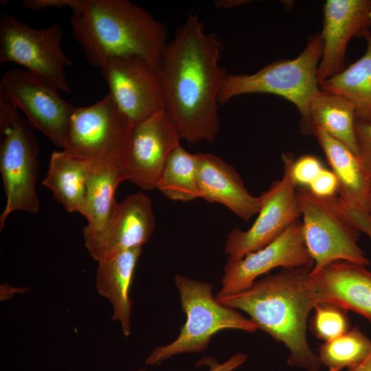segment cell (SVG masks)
<instances>
[{
	"label": "cell",
	"instance_id": "31",
	"mask_svg": "<svg viewBox=\"0 0 371 371\" xmlns=\"http://www.w3.org/2000/svg\"><path fill=\"white\" fill-rule=\"evenodd\" d=\"M247 355L244 353H236L229 357L223 363H219L216 359L210 357L201 359L198 365H207L210 368L209 371H234L243 365L247 360ZM135 371H146L143 369H137Z\"/></svg>",
	"mask_w": 371,
	"mask_h": 371
},
{
	"label": "cell",
	"instance_id": "12",
	"mask_svg": "<svg viewBox=\"0 0 371 371\" xmlns=\"http://www.w3.org/2000/svg\"><path fill=\"white\" fill-rule=\"evenodd\" d=\"M109 93L134 126L165 109V97L156 66L137 56L112 58L100 67Z\"/></svg>",
	"mask_w": 371,
	"mask_h": 371
},
{
	"label": "cell",
	"instance_id": "3",
	"mask_svg": "<svg viewBox=\"0 0 371 371\" xmlns=\"http://www.w3.org/2000/svg\"><path fill=\"white\" fill-rule=\"evenodd\" d=\"M71 32L89 63L137 56L157 65L168 43L164 24L128 0H82L70 17Z\"/></svg>",
	"mask_w": 371,
	"mask_h": 371
},
{
	"label": "cell",
	"instance_id": "30",
	"mask_svg": "<svg viewBox=\"0 0 371 371\" xmlns=\"http://www.w3.org/2000/svg\"><path fill=\"white\" fill-rule=\"evenodd\" d=\"M307 189L319 197H334L337 194L338 180L332 170L325 167Z\"/></svg>",
	"mask_w": 371,
	"mask_h": 371
},
{
	"label": "cell",
	"instance_id": "18",
	"mask_svg": "<svg viewBox=\"0 0 371 371\" xmlns=\"http://www.w3.org/2000/svg\"><path fill=\"white\" fill-rule=\"evenodd\" d=\"M365 267L339 260L311 271L316 304L337 305L360 314L371 324V271Z\"/></svg>",
	"mask_w": 371,
	"mask_h": 371
},
{
	"label": "cell",
	"instance_id": "17",
	"mask_svg": "<svg viewBox=\"0 0 371 371\" xmlns=\"http://www.w3.org/2000/svg\"><path fill=\"white\" fill-rule=\"evenodd\" d=\"M371 27V0H327L323 6L320 35L322 54L318 67L320 85L345 68L346 49L355 36Z\"/></svg>",
	"mask_w": 371,
	"mask_h": 371
},
{
	"label": "cell",
	"instance_id": "32",
	"mask_svg": "<svg viewBox=\"0 0 371 371\" xmlns=\"http://www.w3.org/2000/svg\"><path fill=\"white\" fill-rule=\"evenodd\" d=\"M82 0H23L22 4L32 11H39L47 8L62 9L69 7L73 12L81 5Z\"/></svg>",
	"mask_w": 371,
	"mask_h": 371
},
{
	"label": "cell",
	"instance_id": "2",
	"mask_svg": "<svg viewBox=\"0 0 371 371\" xmlns=\"http://www.w3.org/2000/svg\"><path fill=\"white\" fill-rule=\"evenodd\" d=\"M312 269H283L255 281L242 292L216 299L245 311L258 329L283 343L289 350V366L318 371L322 366L306 339L308 315L316 305Z\"/></svg>",
	"mask_w": 371,
	"mask_h": 371
},
{
	"label": "cell",
	"instance_id": "33",
	"mask_svg": "<svg viewBox=\"0 0 371 371\" xmlns=\"http://www.w3.org/2000/svg\"><path fill=\"white\" fill-rule=\"evenodd\" d=\"M245 0H218L214 2L217 8H231L245 4Z\"/></svg>",
	"mask_w": 371,
	"mask_h": 371
},
{
	"label": "cell",
	"instance_id": "13",
	"mask_svg": "<svg viewBox=\"0 0 371 371\" xmlns=\"http://www.w3.org/2000/svg\"><path fill=\"white\" fill-rule=\"evenodd\" d=\"M313 265L304 242L302 221L298 220L262 249L241 258L228 257L222 288L216 297L242 292L249 288L258 276L276 267L293 269Z\"/></svg>",
	"mask_w": 371,
	"mask_h": 371
},
{
	"label": "cell",
	"instance_id": "35",
	"mask_svg": "<svg viewBox=\"0 0 371 371\" xmlns=\"http://www.w3.org/2000/svg\"><path fill=\"white\" fill-rule=\"evenodd\" d=\"M369 212L371 216V191H370V201H369Z\"/></svg>",
	"mask_w": 371,
	"mask_h": 371
},
{
	"label": "cell",
	"instance_id": "20",
	"mask_svg": "<svg viewBox=\"0 0 371 371\" xmlns=\"http://www.w3.org/2000/svg\"><path fill=\"white\" fill-rule=\"evenodd\" d=\"M142 247L122 251L98 261L95 285L98 293L112 306L113 320L120 322L122 333L131 334V315L133 302L129 291Z\"/></svg>",
	"mask_w": 371,
	"mask_h": 371
},
{
	"label": "cell",
	"instance_id": "27",
	"mask_svg": "<svg viewBox=\"0 0 371 371\" xmlns=\"http://www.w3.org/2000/svg\"><path fill=\"white\" fill-rule=\"evenodd\" d=\"M310 321L314 335L324 342L336 339L350 329L348 311L333 304L319 303Z\"/></svg>",
	"mask_w": 371,
	"mask_h": 371
},
{
	"label": "cell",
	"instance_id": "7",
	"mask_svg": "<svg viewBox=\"0 0 371 371\" xmlns=\"http://www.w3.org/2000/svg\"><path fill=\"white\" fill-rule=\"evenodd\" d=\"M59 22L34 28L10 14L0 16V63H16L59 91H71L65 68L73 61L61 47Z\"/></svg>",
	"mask_w": 371,
	"mask_h": 371
},
{
	"label": "cell",
	"instance_id": "23",
	"mask_svg": "<svg viewBox=\"0 0 371 371\" xmlns=\"http://www.w3.org/2000/svg\"><path fill=\"white\" fill-rule=\"evenodd\" d=\"M126 181L124 169L120 167L91 164L87 191L80 211L90 232L102 229L113 216L117 204L115 193L118 185Z\"/></svg>",
	"mask_w": 371,
	"mask_h": 371
},
{
	"label": "cell",
	"instance_id": "25",
	"mask_svg": "<svg viewBox=\"0 0 371 371\" xmlns=\"http://www.w3.org/2000/svg\"><path fill=\"white\" fill-rule=\"evenodd\" d=\"M197 154L186 150L180 144L168 156L156 183L168 199L183 202L200 198Z\"/></svg>",
	"mask_w": 371,
	"mask_h": 371
},
{
	"label": "cell",
	"instance_id": "16",
	"mask_svg": "<svg viewBox=\"0 0 371 371\" xmlns=\"http://www.w3.org/2000/svg\"><path fill=\"white\" fill-rule=\"evenodd\" d=\"M155 221L150 199L139 192L128 195L100 231L83 229L85 246L100 261L122 251L142 247L152 235Z\"/></svg>",
	"mask_w": 371,
	"mask_h": 371
},
{
	"label": "cell",
	"instance_id": "15",
	"mask_svg": "<svg viewBox=\"0 0 371 371\" xmlns=\"http://www.w3.org/2000/svg\"><path fill=\"white\" fill-rule=\"evenodd\" d=\"M181 139L165 109L134 125L124 166L126 180L143 190L155 189L168 156Z\"/></svg>",
	"mask_w": 371,
	"mask_h": 371
},
{
	"label": "cell",
	"instance_id": "22",
	"mask_svg": "<svg viewBox=\"0 0 371 371\" xmlns=\"http://www.w3.org/2000/svg\"><path fill=\"white\" fill-rule=\"evenodd\" d=\"M91 164L62 150L52 153L43 181L68 212H80L85 200Z\"/></svg>",
	"mask_w": 371,
	"mask_h": 371
},
{
	"label": "cell",
	"instance_id": "4",
	"mask_svg": "<svg viewBox=\"0 0 371 371\" xmlns=\"http://www.w3.org/2000/svg\"><path fill=\"white\" fill-rule=\"evenodd\" d=\"M322 54L319 33L311 36L294 58H282L251 74H227L219 95V104L244 94L269 93L291 102L301 115L303 132L308 121L310 102L319 89L317 71Z\"/></svg>",
	"mask_w": 371,
	"mask_h": 371
},
{
	"label": "cell",
	"instance_id": "29",
	"mask_svg": "<svg viewBox=\"0 0 371 371\" xmlns=\"http://www.w3.org/2000/svg\"><path fill=\"white\" fill-rule=\"evenodd\" d=\"M355 131L359 155L371 183V123L356 120Z\"/></svg>",
	"mask_w": 371,
	"mask_h": 371
},
{
	"label": "cell",
	"instance_id": "8",
	"mask_svg": "<svg viewBox=\"0 0 371 371\" xmlns=\"http://www.w3.org/2000/svg\"><path fill=\"white\" fill-rule=\"evenodd\" d=\"M336 196L319 197L297 188L304 242L314 262L312 272L335 261L370 264L358 245L359 231L339 210Z\"/></svg>",
	"mask_w": 371,
	"mask_h": 371
},
{
	"label": "cell",
	"instance_id": "24",
	"mask_svg": "<svg viewBox=\"0 0 371 371\" xmlns=\"http://www.w3.org/2000/svg\"><path fill=\"white\" fill-rule=\"evenodd\" d=\"M363 37L366 48L355 62L319 85L325 91L348 99L355 106L356 120L371 123V33Z\"/></svg>",
	"mask_w": 371,
	"mask_h": 371
},
{
	"label": "cell",
	"instance_id": "14",
	"mask_svg": "<svg viewBox=\"0 0 371 371\" xmlns=\"http://www.w3.org/2000/svg\"><path fill=\"white\" fill-rule=\"evenodd\" d=\"M311 135L337 178L336 197L339 210L359 232L371 240V183L359 155L320 128H314Z\"/></svg>",
	"mask_w": 371,
	"mask_h": 371
},
{
	"label": "cell",
	"instance_id": "34",
	"mask_svg": "<svg viewBox=\"0 0 371 371\" xmlns=\"http://www.w3.org/2000/svg\"><path fill=\"white\" fill-rule=\"evenodd\" d=\"M348 371H371V352L362 362L348 368Z\"/></svg>",
	"mask_w": 371,
	"mask_h": 371
},
{
	"label": "cell",
	"instance_id": "28",
	"mask_svg": "<svg viewBox=\"0 0 371 371\" xmlns=\"http://www.w3.org/2000/svg\"><path fill=\"white\" fill-rule=\"evenodd\" d=\"M325 168L319 157L304 155L293 160L291 175L297 188H308Z\"/></svg>",
	"mask_w": 371,
	"mask_h": 371
},
{
	"label": "cell",
	"instance_id": "26",
	"mask_svg": "<svg viewBox=\"0 0 371 371\" xmlns=\"http://www.w3.org/2000/svg\"><path fill=\"white\" fill-rule=\"evenodd\" d=\"M371 352V340L357 326L343 335L323 343L317 349L322 366L341 371L362 362Z\"/></svg>",
	"mask_w": 371,
	"mask_h": 371
},
{
	"label": "cell",
	"instance_id": "1",
	"mask_svg": "<svg viewBox=\"0 0 371 371\" xmlns=\"http://www.w3.org/2000/svg\"><path fill=\"white\" fill-rule=\"evenodd\" d=\"M223 45L204 30L196 14H189L166 44L157 68L165 97V110L181 139L212 142L220 128L218 95L227 74L220 65Z\"/></svg>",
	"mask_w": 371,
	"mask_h": 371
},
{
	"label": "cell",
	"instance_id": "9",
	"mask_svg": "<svg viewBox=\"0 0 371 371\" xmlns=\"http://www.w3.org/2000/svg\"><path fill=\"white\" fill-rule=\"evenodd\" d=\"M0 132V170L6 195L0 216L1 231L11 213L36 214L40 203L36 190L38 146L32 131L17 111Z\"/></svg>",
	"mask_w": 371,
	"mask_h": 371
},
{
	"label": "cell",
	"instance_id": "10",
	"mask_svg": "<svg viewBox=\"0 0 371 371\" xmlns=\"http://www.w3.org/2000/svg\"><path fill=\"white\" fill-rule=\"evenodd\" d=\"M282 158L283 176L260 194L262 205L252 225L245 231L234 228L227 235L224 251L229 257L241 258L262 249L301 217L297 186L291 175L294 158L289 153Z\"/></svg>",
	"mask_w": 371,
	"mask_h": 371
},
{
	"label": "cell",
	"instance_id": "6",
	"mask_svg": "<svg viewBox=\"0 0 371 371\" xmlns=\"http://www.w3.org/2000/svg\"><path fill=\"white\" fill-rule=\"evenodd\" d=\"M133 127L108 93L91 105L74 108L63 150L91 164L124 169Z\"/></svg>",
	"mask_w": 371,
	"mask_h": 371
},
{
	"label": "cell",
	"instance_id": "19",
	"mask_svg": "<svg viewBox=\"0 0 371 371\" xmlns=\"http://www.w3.org/2000/svg\"><path fill=\"white\" fill-rule=\"evenodd\" d=\"M200 198L218 203L247 221L258 214L262 196L251 195L235 168L210 153H197Z\"/></svg>",
	"mask_w": 371,
	"mask_h": 371
},
{
	"label": "cell",
	"instance_id": "11",
	"mask_svg": "<svg viewBox=\"0 0 371 371\" xmlns=\"http://www.w3.org/2000/svg\"><path fill=\"white\" fill-rule=\"evenodd\" d=\"M58 91L23 68L8 70L0 80V97L23 111L32 126L63 149L75 107Z\"/></svg>",
	"mask_w": 371,
	"mask_h": 371
},
{
	"label": "cell",
	"instance_id": "21",
	"mask_svg": "<svg viewBox=\"0 0 371 371\" xmlns=\"http://www.w3.org/2000/svg\"><path fill=\"white\" fill-rule=\"evenodd\" d=\"M355 124L352 102L319 88L310 102L308 124L303 133L311 135L314 128H320L359 155Z\"/></svg>",
	"mask_w": 371,
	"mask_h": 371
},
{
	"label": "cell",
	"instance_id": "5",
	"mask_svg": "<svg viewBox=\"0 0 371 371\" xmlns=\"http://www.w3.org/2000/svg\"><path fill=\"white\" fill-rule=\"evenodd\" d=\"M174 282L186 322L177 338L168 345L157 346L146 364L157 366L179 354L203 352L208 347L212 337L223 330L254 333L258 329L251 319L219 302L213 296L212 284L181 275H176Z\"/></svg>",
	"mask_w": 371,
	"mask_h": 371
}]
</instances>
